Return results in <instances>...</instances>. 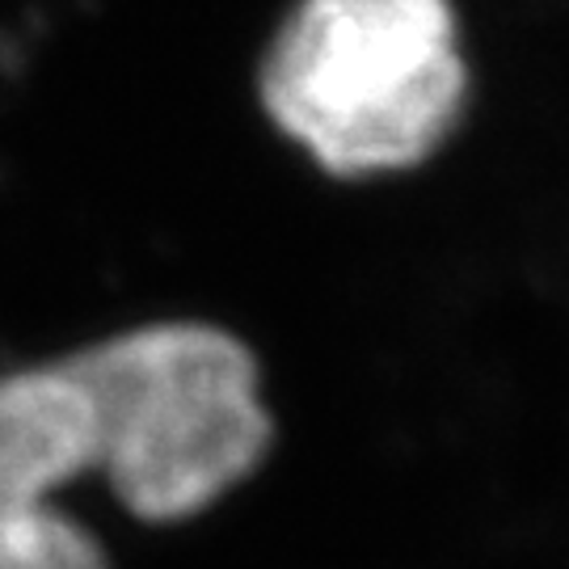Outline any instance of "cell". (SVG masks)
<instances>
[{
  "mask_svg": "<svg viewBox=\"0 0 569 569\" xmlns=\"http://www.w3.org/2000/svg\"><path fill=\"white\" fill-rule=\"evenodd\" d=\"M106 468L98 401L72 355L0 376V569H110L56 493Z\"/></svg>",
  "mask_w": 569,
  "mask_h": 569,
  "instance_id": "obj_3",
  "label": "cell"
},
{
  "mask_svg": "<svg viewBox=\"0 0 569 569\" xmlns=\"http://www.w3.org/2000/svg\"><path fill=\"white\" fill-rule=\"evenodd\" d=\"M468 98L448 0H300L262 63V106L333 178L427 161Z\"/></svg>",
  "mask_w": 569,
  "mask_h": 569,
  "instance_id": "obj_1",
  "label": "cell"
},
{
  "mask_svg": "<svg viewBox=\"0 0 569 569\" xmlns=\"http://www.w3.org/2000/svg\"><path fill=\"white\" fill-rule=\"evenodd\" d=\"M72 363L98 401L106 481L136 519L199 515L270 451L274 422L258 397V363L224 329H127L77 350Z\"/></svg>",
  "mask_w": 569,
  "mask_h": 569,
  "instance_id": "obj_2",
  "label": "cell"
}]
</instances>
